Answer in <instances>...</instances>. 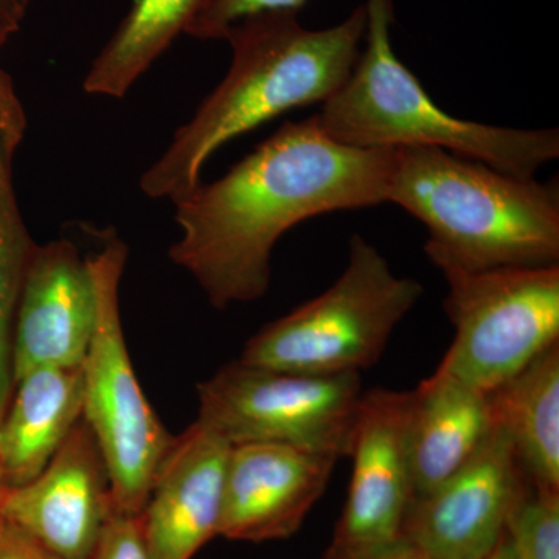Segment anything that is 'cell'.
<instances>
[{"label": "cell", "instance_id": "1", "mask_svg": "<svg viewBox=\"0 0 559 559\" xmlns=\"http://www.w3.org/2000/svg\"><path fill=\"white\" fill-rule=\"evenodd\" d=\"M390 167L392 148L344 145L314 116L286 121L223 178L173 201L180 230L173 263L218 310L259 300L280 238L314 216L384 204Z\"/></svg>", "mask_w": 559, "mask_h": 559}, {"label": "cell", "instance_id": "2", "mask_svg": "<svg viewBox=\"0 0 559 559\" xmlns=\"http://www.w3.org/2000/svg\"><path fill=\"white\" fill-rule=\"evenodd\" d=\"M297 14H255L226 32L229 72L143 173L146 197L178 200L201 182L202 168L221 146L288 110L323 105L347 83L366 32L364 5L323 31L305 28Z\"/></svg>", "mask_w": 559, "mask_h": 559}, {"label": "cell", "instance_id": "3", "mask_svg": "<svg viewBox=\"0 0 559 559\" xmlns=\"http://www.w3.org/2000/svg\"><path fill=\"white\" fill-rule=\"evenodd\" d=\"M388 202L428 229L437 267L463 271L559 264V189L432 146L392 148Z\"/></svg>", "mask_w": 559, "mask_h": 559}, {"label": "cell", "instance_id": "4", "mask_svg": "<svg viewBox=\"0 0 559 559\" xmlns=\"http://www.w3.org/2000/svg\"><path fill=\"white\" fill-rule=\"evenodd\" d=\"M366 32L347 83L314 114L329 138L356 148L432 146L535 178L559 157V131L460 120L436 105L392 46L393 0H366Z\"/></svg>", "mask_w": 559, "mask_h": 559}, {"label": "cell", "instance_id": "5", "mask_svg": "<svg viewBox=\"0 0 559 559\" xmlns=\"http://www.w3.org/2000/svg\"><path fill=\"white\" fill-rule=\"evenodd\" d=\"M421 294V283L399 277L380 250L352 235L340 278L250 337L240 360L290 373H360L381 359Z\"/></svg>", "mask_w": 559, "mask_h": 559}, {"label": "cell", "instance_id": "6", "mask_svg": "<svg viewBox=\"0 0 559 559\" xmlns=\"http://www.w3.org/2000/svg\"><path fill=\"white\" fill-rule=\"evenodd\" d=\"M128 246L116 234L87 257L97 316L83 362V418L109 471L117 513L140 516L176 437L140 388L120 316V280Z\"/></svg>", "mask_w": 559, "mask_h": 559}, {"label": "cell", "instance_id": "7", "mask_svg": "<svg viewBox=\"0 0 559 559\" xmlns=\"http://www.w3.org/2000/svg\"><path fill=\"white\" fill-rule=\"evenodd\" d=\"M362 393L359 373H290L238 359L198 385V421L231 447L277 443L348 457Z\"/></svg>", "mask_w": 559, "mask_h": 559}, {"label": "cell", "instance_id": "8", "mask_svg": "<svg viewBox=\"0 0 559 559\" xmlns=\"http://www.w3.org/2000/svg\"><path fill=\"white\" fill-rule=\"evenodd\" d=\"M454 340L439 369L488 393L559 342V264L440 267Z\"/></svg>", "mask_w": 559, "mask_h": 559}, {"label": "cell", "instance_id": "9", "mask_svg": "<svg viewBox=\"0 0 559 559\" xmlns=\"http://www.w3.org/2000/svg\"><path fill=\"white\" fill-rule=\"evenodd\" d=\"M524 479L509 433L495 421L457 473L412 500L403 536L433 559H485L506 533Z\"/></svg>", "mask_w": 559, "mask_h": 559}, {"label": "cell", "instance_id": "10", "mask_svg": "<svg viewBox=\"0 0 559 559\" xmlns=\"http://www.w3.org/2000/svg\"><path fill=\"white\" fill-rule=\"evenodd\" d=\"M114 513L108 466L83 417L49 465L3 502L7 524L55 559H90Z\"/></svg>", "mask_w": 559, "mask_h": 559}, {"label": "cell", "instance_id": "11", "mask_svg": "<svg viewBox=\"0 0 559 559\" xmlns=\"http://www.w3.org/2000/svg\"><path fill=\"white\" fill-rule=\"evenodd\" d=\"M411 392L370 389L360 399L353 433L352 480L330 549L356 550L403 536L414 500L407 418Z\"/></svg>", "mask_w": 559, "mask_h": 559}, {"label": "cell", "instance_id": "12", "mask_svg": "<svg viewBox=\"0 0 559 559\" xmlns=\"http://www.w3.org/2000/svg\"><path fill=\"white\" fill-rule=\"evenodd\" d=\"M97 316L86 259L72 241L33 250L13 329V381L33 370L83 366Z\"/></svg>", "mask_w": 559, "mask_h": 559}, {"label": "cell", "instance_id": "13", "mask_svg": "<svg viewBox=\"0 0 559 559\" xmlns=\"http://www.w3.org/2000/svg\"><path fill=\"white\" fill-rule=\"evenodd\" d=\"M340 459L277 443L231 447L218 536L245 543L288 539L322 498Z\"/></svg>", "mask_w": 559, "mask_h": 559}, {"label": "cell", "instance_id": "14", "mask_svg": "<svg viewBox=\"0 0 559 559\" xmlns=\"http://www.w3.org/2000/svg\"><path fill=\"white\" fill-rule=\"evenodd\" d=\"M230 450L198 419L175 439L139 516L150 559H193L218 536Z\"/></svg>", "mask_w": 559, "mask_h": 559}, {"label": "cell", "instance_id": "15", "mask_svg": "<svg viewBox=\"0 0 559 559\" xmlns=\"http://www.w3.org/2000/svg\"><path fill=\"white\" fill-rule=\"evenodd\" d=\"M495 428L488 393L437 369L411 390L407 452L414 499L429 495L479 450Z\"/></svg>", "mask_w": 559, "mask_h": 559}, {"label": "cell", "instance_id": "16", "mask_svg": "<svg viewBox=\"0 0 559 559\" xmlns=\"http://www.w3.org/2000/svg\"><path fill=\"white\" fill-rule=\"evenodd\" d=\"M13 389L0 425V468L9 488L35 479L83 417V366L33 370Z\"/></svg>", "mask_w": 559, "mask_h": 559}, {"label": "cell", "instance_id": "17", "mask_svg": "<svg viewBox=\"0 0 559 559\" xmlns=\"http://www.w3.org/2000/svg\"><path fill=\"white\" fill-rule=\"evenodd\" d=\"M488 399L525 476L539 487L559 489V342L488 392Z\"/></svg>", "mask_w": 559, "mask_h": 559}, {"label": "cell", "instance_id": "18", "mask_svg": "<svg viewBox=\"0 0 559 559\" xmlns=\"http://www.w3.org/2000/svg\"><path fill=\"white\" fill-rule=\"evenodd\" d=\"M205 0H135L112 38L95 57L83 81L91 95L123 98L180 33Z\"/></svg>", "mask_w": 559, "mask_h": 559}, {"label": "cell", "instance_id": "19", "mask_svg": "<svg viewBox=\"0 0 559 559\" xmlns=\"http://www.w3.org/2000/svg\"><path fill=\"white\" fill-rule=\"evenodd\" d=\"M27 130L20 106L0 97V425L13 393V329L33 242L13 186V159Z\"/></svg>", "mask_w": 559, "mask_h": 559}, {"label": "cell", "instance_id": "20", "mask_svg": "<svg viewBox=\"0 0 559 559\" xmlns=\"http://www.w3.org/2000/svg\"><path fill=\"white\" fill-rule=\"evenodd\" d=\"M506 535L518 559H559V489L539 487L525 476Z\"/></svg>", "mask_w": 559, "mask_h": 559}, {"label": "cell", "instance_id": "21", "mask_svg": "<svg viewBox=\"0 0 559 559\" xmlns=\"http://www.w3.org/2000/svg\"><path fill=\"white\" fill-rule=\"evenodd\" d=\"M308 0H205L187 35L198 39H223L231 25L255 14L294 11L299 13Z\"/></svg>", "mask_w": 559, "mask_h": 559}, {"label": "cell", "instance_id": "22", "mask_svg": "<svg viewBox=\"0 0 559 559\" xmlns=\"http://www.w3.org/2000/svg\"><path fill=\"white\" fill-rule=\"evenodd\" d=\"M90 559H150L139 516L114 513Z\"/></svg>", "mask_w": 559, "mask_h": 559}, {"label": "cell", "instance_id": "23", "mask_svg": "<svg viewBox=\"0 0 559 559\" xmlns=\"http://www.w3.org/2000/svg\"><path fill=\"white\" fill-rule=\"evenodd\" d=\"M322 559H433L426 551L412 544L409 539L401 538L380 546L366 547L356 550H326Z\"/></svg>", "mask_w": 559, "mask_h": 559}, {"label": "cell", "instance_id": "24", "mask_svg": "<svg viewBox=\"0 0 559 559\" xmlns=\"http://www.w3.org/2000/svg\"><path fill=\"white\" fill-rule=\"evenodd\" d=\"M0 559H55L21 530L7 524L0 530Z\"/></svg>", "mask_w": 559, "mask_h": 559}, {"label": "cell", "instance_id": "25", "mask_svg": "<svg viewBox=\"0 0 559 559\" xmlns=\"http://www.w3.org/2000/svg\"><path fill=\"white\" fill-rule=\"evenodd\" d=\"M31 3L32 0H0V28L7 35L11 36L20 31Z\"/></svg>", "mask_w": 559, "mask_h": 559}, {"label": "cell", "instance_id": "26", "mask_svg": "<svg viewBox=\"0 0 559 559\" xmlns=\"http://www.w3.org/2000/svg\"><path fill=\"white\" fill-rule=\"evenodd\" d=\"M485 559H518L506 533H503V536L500 538L498 546L495 547V550H492Z\"/></svg>", "mask_w": 559, "mask_h": 559}, {"label": "cell", "instance_id": "27", "mask_svg": "<svg viewBox=\"0 0 559 559\" xmlns=\"http://www.w3.org/2000/svg\"><path fill=\"white\" fill-rule=\"evenodd\" d=\"M7 491H9V485H7L2 468H0V530L5 527V520H3V502H5Z\"/></svg>", "mask_w": 559, "mask_h": 559}, {"label": "cell", "instance_id": "28", "mask_svg": "<svg viewBox=\"0 0 559 559\" xmlns=\"http://www.w3.org/2000/svg\"><path fill=\"white\" fill-rule=\"evenodd\" d=\"M10 36L7 35L5 32L2 31V28H0V49H2L3 47V44L7 43V40H9Z\"/></svg>", "mask_w": 559, "mask_h": 559}]
</instances>
